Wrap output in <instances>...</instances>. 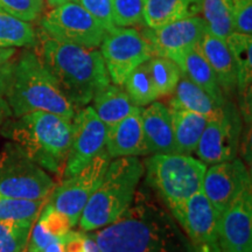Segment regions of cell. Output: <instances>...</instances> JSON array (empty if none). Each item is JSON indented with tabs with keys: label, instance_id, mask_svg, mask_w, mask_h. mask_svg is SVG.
Masks as SVG:
<instances>
[{
	"label": "cell",
	"instance_id": "44",
	"mask_svg": "<svg viewBox=\"0 0 252 252\" xmlns=\"http://www.w3.org/2000/svg\"><path fill=\"white\" fill-rule=\"evenodd\" d=\"M24 252H27V250H25V251H24Z\"/></svg>",
	"mask_w": 252,
	"mask_h": 252
},
{
	"label": "cell",
	"instance_id": "29",
	"mask_svg": "<svg viewBox=\"0 0 252 252\" xmlns=\"http://www.w3.org/2000/svg\"><path fill=\"white\" fill-rule=\"evenodd\" d=\"M203 20L210 34L225 40L234 33L229 0H202Z\"/></svg>",
	"mask_w": 252,
	"mask_h": 252
},
{
	"label": "cell",
	"instance_id": "26",
	"mask_svg": "<svg viewBox=\"0 0 252 252\" xmlns=\"http://www.w3.org/2000/svg\"><path fill=\"white\" fill-rule=\"evenodd\" d=\"M37 34L27 21L13 17L0 8V47H35Z\"/></svg>",
	"mask_w": 252,
	"mask_h": 252
},
{
	"label": "cell",
	"instance_id": "1",
	"mask_svg": "<svg viewBox=\"0 0 252 252\" xmlns=\"http://www.w3.org/2000/svg\"><path fill=\"white\" fill-rule=\"evenodd\" d=\"M93 236L102 252H181L187 245L174 217L149 200L130 206Z\"/></svg>",
	"mask_w": 252,
	"mask_h": 252
},
{
	"label": "cell",
	"instance_id": "11",
	"mask_svg": "<svg viewBox=\"0 0 252 252\" xmlns=\"http://www.w3.org/2000/svg\"><path fill=\"white\" fill-rule=\"evenodd\" d=\"M242 133L241 112L225 100L215 117L208 119L195 154L204 163H219L237 158Z\"/></svg>",
	"mask_w": 252,
	"mask_h": 252
},
{
	"label": "cell",
	"instance_id": "2",
	"mask_svg": "<svg viewBox=\"0 0 252 252\" xmlns=\"http://www.w3.org/2000/svg\"><path fill=\"white\" fill-rule=\"evenodd\" d=\"M35 53L58 82L64 96L76 108L89 104L94 94L110 84L105 63L96 48H87L37 34Z\"/></svg>",
	"mask_w": 252,
	"mask_h": 252
},
{
	"label": "cell",
	"instance_id": "8",
	"mask_svg": "<svg viewBox=\"0 0 252 252\" xmlns=\"http://www.w3.org/2000/svg\"><path fill=\"white\" fill-rule=\"evenodd\" d=\"M99 47L110 81L116 86L123 87L126 77L135 68L154 56L143 33L132 27H116L106 32Z\"/></svg>",
	"mask_w": 252,
	"mask_h": 252
},
{
	"label": "cell",
	"instance_id": "38",
	"mask_svg": "<svg viewBox=\"0 0 252 252\" xmlns=\"http://www.w3.org/2000/svg\"><path fill=\"white\" fill-rule=\"evenodd\" d=\"M15 48H4L0 47V96L4 97L7 90L12 70L15 61Z\"/></svg>",
	"mask_w": 252,
	"mask_h": 252
},
{
	"label": "cell",
	"instance_id": "40",
	"mask_svg": "<svg viewBox=\"0 0 252 252\" xmlns=\"http://www.w3.org/2000/svg\"><path fill=\"white\" fill-rule=\"evenodd\" d=\"M12 117V111L9 109L7 102H6L5 97L0 96V128L4 123L7 121L8 118Z\"/></svg>",
	"mask_w": 252,
	"mask_h": 252
},
{
	"label": "cell",
	"instance_id": "36",
	"mask_svg": "<svg viewBox=\"0 0 252 252\" xmlns=\"http://www.w3.org/2000/svg\"><path fill=\"white\" fill-rule=\"evenodd\" d=\"M77 2L106 32L115 30L112 18V0H77Z\"/></svg>",
	"mask_w": 252,
	"mask_h": 252
},
{
	"label": "cell",
	"instance_id": "18",
	"mask_svg": "<svg viewBox=\"0 0 252 252\" xmlns=\"http://www.w3.org/2000/svg\"><path fill=\"white\" fill-rule=\"evenodd\" d=\"M141 125L151 153H176L172 113L168 106L153 102L141 109Z\"/></svg>",
	"mask_w": 252,
	"mask_h": 252
},
{
	"label": "cell",
	"instance_id": "4",
	"mask_svg": "<svg viewBox=\"0 0 252 252\" xmlns=\"http://www.w3.org/2000/svg\"><path fill=\"white\" fill-rule=\"evenodd\" d=\"M4 97L14 117L47 111L72 119L76 111L33 50H25L15 59Z\"/></svg>",
	"mask_w": 252,
	"mask_h": 252
},
{
	"label": "cell",
	"instance_id": "17",
	"mask_svg": "<svg viewBox=\"0 0 252 252\" xmlns=\"http://www.w3.org/2000/svg\"><path fill=\"white\" fill-rule=\"evenodd\" d=\"M141 109L106 127L105 150L111 159L122 157H143L150 154L141 125Z\"/></svg>",
	"mask_w": 252,
	"mask_h": 252
},
{
	"label": "cell",
	"instance_id": "30",
	"mask_svg": "<svg viewBox=\"0 0 252 252\" xmlns=\"http://www.w3.org/2000/svg\"><path fill=\"white\" fill-rule=\"evenodd\" d=\"M45 203L46 200H27L0 195V220L35 222Z\"/></svg>",
	"mask_w": 252,
	"mask_h": 252
},
{
	"label": "cell",
	"instance_id": "24",
	"mask_svg": "<svg viewBox=\"0 0 252 252\" xmlns=\"http://www.w3.org/2000/svg\"><path fill=\"white\" fill-rule=\"evenodd\" d=\"M171 113L176 153L189 154L195 152L208 118L200 113L185 109H171Z\"/></svg>",
	"mask_w": 252,
	"mask_h": 252
},
{
	"label": "cell",
	"instance_id": "43",
	"mask_svg": "<svg viewBox=\"0 0 252 252\" xmlns=\"http://www.w3.org/2000/svg\"><path fill=\"white\" fill-rule=\"evenodd\" d=\"M48 2V5L50 7H56V6L67 4V2H71V1H77V0H46Z\"/></svg>",
	"mask_w": 252,
	"mask_h": 252
},
{
	"label": "cell",
	"instance_id": "7",
	"mask_svg": "<svg viewBox=\"0 0 252 252\" xmlns=\"http://www.w3.org/2000/svg\"><path fill=\"white\" fill-rule=\"evenodd\" d=\"M55 184L15 143L0 150V195L27 200H47Z\"/></svg>",
	"mask_w": 252,
	"mask_h": 252
},
{
	"label": "cell",
	"instance_id": "42",
	"mask_svg": "<svg viewBox=\"0 0 252 252\" xmlns=\"http://www.w3.org/2000/svg\"><path fill=\"white\" fill-rule=\"evenodd\" d=\"M43 252H64L63 250V244L61 241H56L52 243L49 247H47Z\"/></svg>",
	"mask_w": 252,
	"mask_h": 252
},
{
	"label": "cell",
	"instance_id": "13",
	"mask_svg": "<svg viewBox=\"0 0 252 252\" xmlns=\"http://www.w3.org/2000/svg\"><path fill=\"white\" fill-rule=\"evenodd\" d=\"M71 125L70 147L63 167V179L81 171L105 150L106 126L91 106H83L75 111Z\"/></svg>",
	"mask_w": 252,
	"mask_h": 252
},
{
	"label": "cell",
	"instance_id": "34",
	"mask_svg": "<svg viewBox=\"0 0 252 252\" xmlns=\"http://www.w3.org/2000/svg\"><path fill=\"white\" fill-rule=\"evenodd\" d=\"M39 220L56 239H61L72 228L70 220L49 203H45L39 215Z\"/></svg>",
	"mask_w": 252,
	"mask_h": 252
},
{
	"label": "cell",
	"instance_id": "25",
	"mask_svg": "<svg viewBox=\"0 0 252 252\" xmlns=\"http://www.w3.org/2000/svg\"><path fill=\"white\" fill-rule=\"evenodd\" d=\"M237 74V90L239 94L251 91L252 82V35L231 33L225 39Z\"/></svg>",
	"mask_w": 252,
	"mask_h": 252
},
{
	"label": "cell",
	"instance_id": "41",
	"mask_svg": "<svg viewBox=\"0 0 252 252\" xmlns=\"http://www.w3.org/2000/svg\"><path fill=\"white\" fill-rule=\"evenodd\" d=\"M83 252H102L98 247V244L96 243L93 235H86L84 238V248Z\"/></svg>",
	"mask_w": 252,
	"mask_h": 252
},
{
	"label": "cell",
	"instance_id": "12",
	"mask_svg": "<svg viewBox=\"0 0 252 252\" xmlns=\"http://www.w3.org/2000/svg\"><path fill=\"white\" fill-rule=\"evenodd\" d=\"M171 213L190 241L193 252H220V215L202 190Z\"/></svg>",
	"mask_w": 252,
	"mask_h": 252
},
{
	"label": "cell",
	"instance_id": "22",
	"mask_svg": "<svg viewBox=\"0 0 252 252\" xmlns=\"http://www.w3.org/2000/svg\"><path fill=\"white\" fill-rule=\"evenodd\" d=\"M91 102V108L106 127L116 124L138 108L132 104L124 88L116 84H108L94 94Z\"/></svg>",
	"mask_w": 252,
	"mask_h": 252
},
{
	"label": "cell",
	"instance_id": "37",
	"mask_svg": "<svg viewBox=\"0 0 252 252\" xmlns=\"http://www.w3.org/2000/svg\"><path fill=\"white\" fill-rule=\"evenodd\" d=\"M56 241H59V239H56L50 234L42 223L37 220L35 224H33L31 229L26 250L27 252H43L47 247H49Z\"/></svg>",
	"mask_w": 252,
	"mask_h": 252
},
{
	"label": "cell",
	"instance_id": "14",
	"mask_svg": "<svg viewBox=\"0 0 252 252\" xmlns=\"http://www.w3.org/2000/svg\"><path fill=\"white\" fill-rule=\"evenodd\" d=\"M206 32V21L195 15L161 27L147 28L143 35L150 42L154 55L171 59L178 64L188 50L197 47Z\"/></svg>",
	"mask_w": 252,
	"mask_h": 252
},
{
	"label": "cell",
	"instance_id": "32",
	"mask_svg": "<svg viewBox=\"0 0 252 252\" xmlns=\"http://www.w3.org/2000/svg\"><path fill=\"white\" fill-rule=\"evenodd\" d=\"M145 0H112V18L115 27L145 26Z\"/></svg>",
	"mask_w": 252,
	"mask_h": 252
},
{
	"label": "cell",
	"instance_id": "35",
	"mask_svg": "<svg viewBox=\"0 0 252 252\" xmlns=\"http://www.w3.org/2000/svg\"><path fill=\"white\" fill-rule=\"evenodd\" d=\"M234 32L252 35V0H229Z\"/></svg>",
	"mask_w": 252,
	"mask_h": 252
},
{
	"label": "cell",
	"instance_id": "3",
	"mask_svg": "<svg viewBox=\"0 0 252 252\" xmlns=\"http://www.w3.org/2000/svg\"><path fill=\"white\" fill-rule=\"evenodd\" d=\"M71 119L47 111H33L8 118L0 132L42 167L60 174L63 171L71 140Z\"/></svg>",
	"mask_w": 252,
	"mask_h": 252
},
{
	"label": "cell",
	"instance_id": "39",
	"mask_svg": "<svg viewBox=\"0 0 252 252\" xmlns=\"http://www.w3.org/2000/svg\"><path fill=\"white\" fill-rule=\"evenodd\" d=\"M84 238H86V234L70 230L60 241L62 242L64 252H83Z\"/></svg>",
	"mask_w": 252,
	"mask_h": 252
},
{
	"label": "cell",
	"instance_id": "31",
	"mask_svg": "<svg viewBox=\"0 0 252 252\" xmlns=\"http://www.w3.org/2000/svg\"><path fill=\"white\" fill-rule=\"evenodd\" d=\"M31 220H0V252H24L27 248Z\"/></svg>",
	"mask_w": 252,
	"mask_h": 252
},
{
	"label": "cell",
	"instance_id": "10",
	"mask_svg": "<svg viewBox=\"0 0 252 252\" xmlns=\"http://www.w3.org/2000/svg\"><path fill=\"white\" fill-rule=\"evenodd\" d=\"M41 31L63 42L97 48L106 31L77 1L53 7L41 20Z\"/></svg>",
	"mask_w": 252,
	"mask_h": 252
},
{
	"label": "cell",
	"instance_id": "28",
	"mask_svg": "<svg viewBox=\"0 0 252 252\" xmlns=\"http://www.w3.org/2000/svg\"><path fill=\"white\" fill-rule=\"evenodd\" d=\"M146 63L158 96H171L181 78L180 67L173 60L157 55L152 56Z\"/></svg>",
	"mask_w": 252,
	"mask_h": 252
},
{
	"label": "cell",
	"instance_id": "9",
	"mask_svg": "<svg viewBox=\"0 0 252 252\" xmlns=\"http://www.w3.org/2000/svg\"><path fill=\"white\" fill-rule=\"evenodd\" d=\"M110 161L111 158L106 150H103L81 171L63 179L50 193L48 203L67 216L72 226L78 224L81 214L91 195L102 182Z\"/></svg>",
	"mask_w": 252,
	"mask_h": 252
},
{
	"label": "cell",
	"instance_id": "33",
	"mask_svg": "<svg viewBox=\"0 0 252 252\" xmlns=\"http://www.w3.org/2000/svg\"><path fill=\"white\" fill-rule=\"evenodd\" d=\"M0 8L23 21H34L43 8V0H0Z\"/></svg>",
	"mask_w": 252,
	"mask_h": 252
},
{
	"label": "cell",
	"instance_id": "15",
	"mask_svg": "<svg viewBox=\"0 0 252 252\" xmlns=\"http://www.w3.org/2000/svg\"><path fill=\"white\" fill-rule=\"evenodd\" d=\"M249 188H251L250 172L242 160L235 158L229 161L214 163L207 168L201 190L220 216Z\"/></svg>",
	"mask_w": 252,
	"mask_h": 252
},
{
	"label": "cell",
	"instance_id": "20",
	"mask_svg": "<svg viewBox=\"0 0 252 252\" xmlns=\"http://www.w3.org/2000/svg\"><path fill=\"white\" fill-rule=\"evenodd\" d=\"M201 9L202 0H145V26H165L173 21L200 15Z\"/></svg>",
	"mask_w": 252,
	"mask_h": 252
},
{
	"label": "cell",
	"instance_id": "6",
	"mask_svg": "<svg viewBox=\"0 0 252 252\" xmlns=\"http://www.w3.org/2000/svg\"><path fill=\"white\" fill-rule=\"evenodd\" d=\"M144 167L146 182L171 212L201 190L207 169L201 160L180 153H156Z\"/></svg>",
	"mask_w": 252,
	"mask_h": 252
},
{
	"label": "cell",
	"instance_id": "16",
	"mask_svg": "<svg viewBox=\"0 0 252 252\" xmlns=\"http://www.w3.org/2000/svg\"><path fill=\"white\" fill-rule=\"evenodd\" d=\"M220 252H252V194L247 189L220 214Z\"/></svg>",
	"mask_w": 252,
	"mask_h": 252
},
{
	"label": "cell",
	"instance_id": "21",
	"mask_svg": "<svg viewBox=\"0 0 252 252\" xmlns=\"http://www.w3.org/2000/svg\"><path fill=\"white\" fill-rule=\"evenodd\" d=\"M178 65L186 77L206 91L219 105L225 103V94L217 81L215 72L197 47L188 50L179 61Z\"/></svg>",
	"mask_w": 252,
	"mask_h": 252
},
{
	"label": "cell",
	"instance_id": "5",
	"mask_svg": "<svg viewBox=\"0 0 252 252\" xmlns=\"http://www.w3.org/2000/svg\"><path fill=\"white\" fill-rule=\"evenodd\" d=\"M144 174V162L138 157L111 159L102 182L81 214L78 223L82 230L94 231L115 222L133 202Z\"/></svg>",
	"mask_w": 252,
	"mask_h": 252
},
{
	"label": "cell",
	"instance_id": "27",
	"mask_svg": "<svg viewBox=\"0 0 252 252\" xmlns=\"http://www.w3.org/2000/svg\"><path fill=\"white\" fill-rule=\"evenodd\" d=\"M123 87L130 97L132 104L139 108L147 106L159 98L146 62L135 68L126 77Z\"/></svg>",
	"mask_w": 252,
	"mask_h": 252
},
{
	"label": "cell",
	"instance_id": "23",
	"mask_svg": "<svg viewBox=\"0 0 252 252\" xmlns=\"http://www.w3.org/2000/svg\"><path fill=\"white\" fill-rule=\"evenodd\" d=\"M173 97L168 108L185 109L204 116L208 119L215 117L222 110L223 105H219L212 97L200 87L193 83L184 74L176 84Z\"/></svg>",
	"mask_w": 252,
	"mask_h": 252
},
{
	"label": "cell",
	"instance_id": "19",
	"mask_svg": "<svg viewBox=\"0 0 252 252\" xmlns=\"http://www.w3.org/2000/svg\"><path fill=\"white\" fill-rule=\"evenodd\" d=\"M197 48L215 72L224 94H234L237 90V74L234 59L225 40L206 32L198 42Z\"/></svg>",
	"mask_w": 252,
	"mask_h": 252
}]
</instances>
